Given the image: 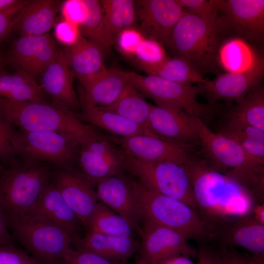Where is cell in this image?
<instances>
[{
    "mask_svg": "<svg viewBox=\"0 0 264 264\" xmlns=\"http://www.w3.org/2000/svg\"><path fill=\"white\" fill-rule=\"evenodd\" d=\"M151 104L144 96L129 82L118 98L110 105L102 108L146 128Z\"/></svg>",
    "mask_w": 264,
    "mask_h": 264,
    "instance_id": "obj_33",
    "label": "cell"
},
{
    "mask_svg": "<svg viewBox=\"0 0 264 264\" xmlns=\"http://www.w3.org/2000/svg\"><path fill=\"white\" fill-rule=\"evenodd\" d=\"M224 127H252L264 131V88L262 84L251 89L226 113Z\"/></svg>",
    "mask_w": 264,
    "mask_h": 264,
    "instance_id": "obj_30",
    "label": "cell"
},
{
    "mask_svg": "<svg viewBox=\"0 0 264 264\" xmlns=\"http://www.w3.org/2000/svg\"><path fill=\"white\" fill-rule=\"evenodd\" d=\"M136 264H150L147 261L142 259L139 256H137L136 259Z\"/></svg>",
    "mask_w": 264,
    "mask_h": 264,
    "instance_id": "obj_54",
    "label": "cell"
},
{
    "mask_svg": "<svg viewBox=\"0 0 264 264\" xmlns=\"http://www.w3.org/2000/svg\"><path fill=\"white\" fill-rule=\"evenodd\" d=\"M17 132L14 127L0 116V159L13 162L17 155L13 141Z\"/></svg>",
    "mask_w": 264,
    "mask_h": 264,
    "instance_id": "obj_43",
    "label": "cell"
},
{
    "mask_svg": "<svg viewBox=\"0 0 264 264\" xmlns=\"http://www.w3.org/2000/svg\"><path fill=\"white\" fill-rule=\"evenodd\" d=\"M143 71L148 75L157 76L186 85H193L194 83L204 84L207 80L186 59L176 55L168 57L156 67L147 68Z\"/></svg>",
    "mask_w": 264,
    "mask_h": 264,
    "instance_id": "obj_34",
    "label": "cell"
},
{
    "mask_svg": "<svg viewBox=\"0 0 264 264\" xmlns=\"http://www.w3.org/2000/svg\"><path fill=\"white\" fill-rule=\"evenodd\" d=\"M12 242V236L4 215L0 209V245L13 244Z\"/></svg>",
    "mask_w": 264,
    "mask_h": 264,
    "instance_id": "obj_49",
    "label": "cell"
},
{
    "mask_svg": "<svg viewBox=\"0 0 264 264\" xmlns=\"http://www.w3.org/2000/svg\"><path fill=\"white\" fill-rule=\"evenodd\" d=\"M263 60V56L255 46L237 36H230L224 40L217 54L218 67L225 73L247 72Z\"/></svg>",
    "mask_w": 264,
    "mask_h": 264,
    "instance_id": "obj_26",
    "label": "cell"
},
{
    "mask_svg": "<svg viewBox=\"0 0 264 264\" xmlns=\"http://www.w3.org/2000/svg\"><path fill=\"white\" fill-rule=\"evenodd\" d=\"M65 61L78 79L96 74L107 67L104 49L82 35L73 45L62 49Z\"/></svg>",
    "mask_w": 264,
    "mask_h": 264,
    "instance_id": "obj_27",
    "label": "cell"
},
{
    "mask_svg": "<svg viewBox=\"0 0 264 264\" xmlns=\"http://www.w3.org/2000/svg\"><path fill=\"white\" fill-rule=\"evenodd\" d=\"M168 57L164 45L154 39L145 37L137 48L132 59L138 67L143 70L160 65Z\"/></svg>",
    "mask_w": 264,
    "mask_h": 264,
    "instance_id": "obj_39",
    "label": "cell"
},
{
    "mask_svg": "<svg viewBox=\"0 0 264 264\" xmlns=\"http://www.w3.org/2000/svg\"><path fill=\"white\" fill-rule=\"evenodd\" d=\"M188 257L176 255L167 258L156 264H195Z\"/></svg>",
    "mask_w": 264,
    "mask_h": 264,
    "instance_id": "obj_50",
    "label": "cell"
},
{
    "mask_svg": "<svg viewBox=\"0 0 264 264\" xmlns=\"http://www.w3.org/2000/svg\"><path fill=\"white\" fill-rule=\"evenodd\" d=\"M133 230L125 219L103 203L99 202L88 231L110 236L129 237H132Z\"/></svg>",
    "mask_w": 264,
    "mask_h": 264,
    "instance_id": "obj_35",
    "label": "cell"
},
{
    "mask_svg": "<svg viewBox=\"0 0 264 264\" xmlns=\"http://www.w3.org/2000/svg\"><path fill=\"white\" fill-rule=\"evenodd\" d=\"M17 154L25 162H48L59 168L77 161L81 144L66 135L53 132H17L13 141Z\"/></svg>",
    "mask_w": 264,
    "mask_h": 264,
    "instance_id": "obj_10",
    "label": "cell"
},
{
    "mask_svg": "<svg viewBox=\"0 0 264 264\" xmlns=\"http://www.w3.org/2000/svg\"><path fill=\"white\" fill-rule=\"evenodd\" d=\"M54 35L65 46L73 45L82 36L78 25L63 20L55 25Z\"/></svg>",
    "mask_w": 264,
    "mask_h": 264,
    "instance_id": "obj_44",
    "label": "cell"
},
{
    "mask_svg": "<svg viewBox=\"0 0 264 264\" xmlns=\"http://www.w3.org/2000/svg\"><path fill=\"white\" fill-rule=\"evenodd\" d=\"M105 39L110 48L118 34L133 26L136 22L135 1L132 0H102Z\"/></svg>",
    "mask_w": 264,
    "mask_h": 264,
    "instance_id": "obj_31",
    "label": "cell"
},
{
    "mask_svg": "<svg viewBox=\"0 0 264 264\" xmlns=\"http://www.w3.org/2000/svg\"><path fill=\"white\" fill-rule=\"evenodd\" d=\"M125 156L126 169L141 183L180 200L198 212L191 183L183 165L170 161H143L125 154Z\"/></svg>",
    "mask_w": 264,
    "mask_h": 264,
    "instance_id": "obj_9",
    "label": "cell"
},
{
    "mask_svg": "<svg viewBox=\"0 0 264 264\" xmlns=\"http://www.w3.org/2000/svg\"><path fill=\"white\" fill-rule=\"evenodd\" d=\"M222 19L230 36L262 47L264 40V0H224Z\"/></svg>",
    "mask_w": 264,
    "mask_h": 264,
    "instance_id": "obj_12",
    "label": "cell"
},
{
    "mask_svg": "<svg viewBox=\"0 0 264 264\" xmlns=\"http://www.w3.org/2000/svg\"><path fill=\"white\" fill-rule=\"evenodd\" d=\"M114 140L126 154L143 161H170L182 165L194 153L193 147L155 136H116Z\"/></svg>",
    "mask_w": 264,
    "mask_h": 264,
    "instance_id": "obj_15",
    "label": "cell"
},
{
    "mask_svg": "<svg viewBox=\"0 0 264 264\" xmlns=\"http://www.w3.org/2000/svg\"><path fill=\"white\" fill-rule=\"evenodd\" d=\"M221 245L240 246L251 254L264 255V224L250 214L231 221L215 234Z\"/></svg>",
    "mask_w": 264,
    "mask_h": 264,
    "instance_id": "obj_23",
    "label": "cell"
},
{
    "mask_svg": "<svg viewBox=\"0 0 264 264\" xmlns=\"http://www.w3.org/2000/svg\"><path fill=\"white\" fill-rule=\"evenodd\" d=\"M2 172V168L1 166L0 165V174Z\"/></svg>",
    "mask_w": 264,
    "mask_h": 264,
    "instance_id": "obj_56",
    "label": "cell"
},
{
    "mask_svg": "<svg viewBox=\"0 0 264 264\" xmlns=\"http://www.w3.org/2000/svg\"><path fill=\"white\" fill-rule=\"evenodd\" d=\"M139 234L138 256L150 264L176 255L197 257V251L187 242L188 239L174 229L145 221Z\"/></svg>",
    "mask_w": 264,
    "mask_h": 264,
    "instance_id": "obj_16",
    "label": "cell"
},
{
    "mask_svg": "<svg viewBox=\"0 0 264 264\" xmlns=\"http://www.w3.org/2000/svg\"><path fill=\"white\" fill-rule=\"evenodd\" d=\"M264 75V60L254 69L242 73H220L212 80L203 84L204 94L209 104L218 100L226 102L242 101L253 88L262 84Z\"/></svg>",
    "mask_w": 264,
    "mask_h": 264,
    "instance_id": "obj_19",
    "label": "cell"
},
{
    "mask_svg": "<svg viewBox=\"0 0 264 264\" xmlns=\"http://www.w3.org/2000/svg\"><path fill=\"white\" fill-rule=\"evenodd\" d=\"M80 103L82 110L75 112L82 122L103 129L116 136L127 137L137 135L155 136L147 128L103 108L89 105L81 100Z\"/></svg>",
    "mask_w": 264,
    "mask_h": 264,
    "instance_id": "obj_28",
    "label": "cell"
},
{
    "mask_svg": "<svg viewBox=\"0 0 264 264\" xmlns=\"http://www.w3.org/2000/svg\"><path fill=\"white\" fill-rule=\"evenodd\" d=\"M127 74L129 82L144 96L153 100L156 105L179 108L200 119L211 117L220 108L215 105L202 104L198 101V95L204 91L203 84L183 85L133 71H127Z\"/></svg>",
    "mask_w": 264,
    "mask_h": 264,
    "instance_id": "obj_8",
    "label": "cell"
},
{
    "mask_svg": "<svg viewBox=\"0 0 264 264\" xmlns=\"http://www.w3.org/2000/svg\"><path fill=\"white\" fill-rule=\"evenodd\" d=\"M197 257V264H221L217 250H214L206 243H199Z\"/></svg>",
    "mask_w": 264,
    "mask_h": 264,
    "instance_id": "obj_47",
    "label": "cell"
},
{
    "mask_svg": "<svg viewBox=\"0 0 264 264\" xmlns=\"http://www.w3.org/2000/svg\"><path fill=\"white\" fill-rule=\"evenodd\" d=\"M17 239L44 264H59L70 247L73 238L59 226L38 217L26 214L6 220Z\"/></svg>",
    "mask_w": 264,
    "mask_h": 264,
    "instance_id": "obj_7",
    "label": "cell"
},
{
    "mask_svg": "<svg viewBox=\"0 0 264 264\" xmlns=\"http://www.w3.org/2000/svg\"><path fill=\"white\" fill-rule=\"evenodd\" d=\"M248 264H264V255H243Z\"/></svg>",
    "mask_w": 264,
    "mask_h": 264,
    "instance_id": "obj_52",
    "label": "cell"
},
{
    "mask_svg": "<svg viewBox=\"0 0 264 264\" xmlns=\"http://www.w3.org/2000/svg\"><path fill=\"white\" fill-rule=\"evenodd\" d=\"M121 262L109 260L87 250L71 247L65 253L62 262L64 264H121Z\"/></svg>",
    "mask_w": 264,
    "mask_h": 264,
    "instance_id": "obj_41",
    "label": "cell"
},
{
    "mask_svg": "<svg viewBox=\"0 0 264 264\" xmlns=\"http://www.w3.org/2000/svg\"><path fill=\"white\" fill-rule=\"evenodd\" d=\"M44 92L35 78L17 70L13 73L0 71V96L15 101L45 100Z\"/></svg>",
    "mask_w": 264,
    "mask_h": 264,
    "instance_id": "obj_32",
    "label": "cell"
},
{
    "mask_svg": "<svg viewBox=\"0 0 264 264\" xmlns=\"http://www.w3.org/2000/svg\"><path fill=\"white\" fill-rule=\"evenodd\" d=\"M137 27L147 38L164 46L174 27L185 12L176 0H138L135 1Z\"/></svg>",
    "mask_w": 264,
    "mask_h": 264,
    "instance_id": "obj_14",
    "label": "cell"
},
{
    "mask_svg": "<svg viewBox=\"0 0 264 264\" xmlns=\"http://www.w3.org/2000/svg\"><path fill=\"white\" fill-rule=\"evenodd\" d=\"M251 215L259 222L264 224V203H256L253 208Z\"/></svg>",
    "mask_w": 264,
    "mask_h": 264,
    "instance_id": "obj_51",
    "label": "cell"
},
{
    "mask_svg": "<svg viewBox=\"0 0 264 264\" xmlns=\"http://www.w3.org/2000/svg\"><path fill=\"white\" fill-rule=\"evenodd\" d=\"M0 264H38L37 261L13 244L0 245Z\"/></svg>",
    "mask_w": 264,
    "mask_h": 264,
    "instance_id": "obj_45",
    "label": "cell"
},
{
    "mask_svg": "<svg viewBox=\"0 0 264 264\" xmlns=\"http://www.w3.org/2000/svg\"><path fill=\"white\" fill-rule=\"evenodd\" d=\"M62 20L79 26L87 18L88 7L86 0H66L60 5Z\"/></svg>",
    "mask_w": 264,
    "mask_h": 264,
    "instance_id": "obj_42",
    "label": "cell"
},
{
    "mask_svg": "<svg viewBox=\"0 0 264 264\" xmlns=\"http://www.w3.org/2000/svg\"><path fill=\"white\" fill-rule=\"evenodd\" d=\"M78 248L117 262L126 261L138 250L139 243L132 237H122L88 231L83 238L73 239Z\"/></svg>",
    "mask_w": 264,
    "mask_h": 264,
    "instance_id": "obj_29",
    "label": "cell"
},
{
    "mask_svg": "<svg viewBox=\"0 0 264 264\" xmlns=\"http://www.w3.org/2000/svg\"><path fill=\"white\" fill-rule=\"evenodd\" d=\"M222 26L186 11L174 27L166 45L175 55L188 61L202 75L220 73L217 54L224 40L229 37Z\"/></svg>",
    "mask_w": 264,
    "mask_h": 264,
    "instance_id": "obj_4",
    "label": "cell"
},
{
    "mask_svg": "<svg viewBox=\"0 0 264 264\" xmlns=\"http://www.w3.org/2000/svg\"><path fill=\"white\" fill-rule=\"evenodd\" d=\"M142 219L179 232L199 243L213 238L199 213L186 203L130 181Z\"/></svg>",
    "mask_w": 264,
    "mask_h": 264,
    "instance_id": "obj_5",
    "label": "cell"
},
{
    "mask_svg": "<svg viewBox=\"0 0 264 264\" xmlns=\"http://www.w3.org/2000/svg\"><path fill=\"white\" fill-rule=\"evenodd\" d=\"M98 199L125 219L139 233L142 219L131 181L119 175L109 176L95 184Z\"/></svg>",
    "mask_w": 264,
    "mask_h": 264,
    "instance_id": "obj_21",
    "label": "cell"
},
{
    "mask_svg": "<svg viewBox=\"0 0 264 264\" xmlns=\"http://www.w3.org/2000/svg\"><path fill=\"white\" fill-rule=\"evenodd\" d=\"M5 62V58L0 53V71L2 70V68Z\"/></svg>",
    "mask_w": 264,
    "mask_h": 264,
    "instance_id": "obj_55",
    "label": "cell"
},
{
    "mask_svg": "<svg viewBox=\"0 0 264 264\" xmlns=\"http://www.w3.org/2000/svg\"><path fill=\"white\" fill-rule=\"evenodd\" d=\"M217 251L221 264H248L243 255L230 247L220 245Z\"/></svg>",
    "mask_w": 264,
    "mask_h": 264,
    "instance_id": "obj_48",
    "label": "cell"
},
{
    "mask_svg": "<svg viewBox=\"0 0 264 264\" xmlns=\"http://www.w3.org/2000/svg\"><path fill=\"white\" fill-rule=\"evenodd\" d=\"M28 214L59 226L73 239L78 237L76 232L79 223L81 222L53 181L48 183L37 204Z\"/></svg>",
    "mask_w": 264,
    "mask_h": 264,
    "instance_id": "obj_25",
    "label": "cell"
},
{
    "mask_svg": "<svg viewBox=\"0 0 264 264\" xmlns=\"http://www.w3.org/2000/svg\"><path fill=\"white\" fill-rule=\"evenodd\" d=\"M187 11L225 28L222 19L224 0H176Z\"/></svg>",
    "mask_w": 264,
    "mask_h": 264,
    "instance_id": "obj_38",
    "label": "cell"
},
{
    "mask_svg": "<svg viewBox=\"0 0 264 264\" xmlns=\"http://www.w3.org/2000/svg\"><path fill=\"white\" fill-rule=\"evenodd\" d=\"M114 143L112 137L99 134L80 146L76 162L80 172L93 186L126 169L125 154Z\"/></svg>",
    "mask_w": 264,
    "mask_h": 264,
    "instance_id": "obj_11",
    "label": "cell"
},
{
    "mask_svg": "<svg viewBox=\"0 0 264 264\" xmlns=\"http://www.w3.org/2000/svg\"><path fill=\"white\" fill-rule=\"evenodd\" d=\"M88 14L86 20L79 25L81 35L98 44L106 51L109 47L105 36L103 13L100 0H86Z\"/></svg>",
    "mask_w": 264,
    "mask_h": 264,
    "instance_id": "obj_37",
    "label": "cell"
},
{
    "mask_svg": "<svg viewBox=\"0 0 264 264\" xmlns=\"http://www.w3.org/2000/svg\"><path fill=\"white\" fill-rule=\"evenodd\" d=\"M58 51L54 39L48 33L21 36L13 42L7 61L17 70L35 78L41 76L52 62Z\"/></svg>",
    "mask_w": 264,
    "mask_h": 264,
    "instance_id": "obj_18",
    "label": "cell"
},
{
    "mask_svg": "<svg viewBox=\"0 0 264 264\" xmlns=\"http://www.w3.org/2000/svg\"><path fill=\"white\" fill-rule=\"evenodd\" d=\"M196 118L179 108L151 105L146 128L161 138L195 147L200 146Z\"/></svg>",
    "mask_w": 264,
    "mask_h": 264,
    "instance_id": "obj_13",
    "label": "cell"
},
{
    "mask_svg": "<svg viewBox=\"0 0 264 264\" xmlns=\"http://www.w3.org/2000/svg\"><path fill=\"white\" fill-rule=\"evenodd\" d=\"M18 0H0V11L11 6Z\"/></svg>",
    "mask_w": 264,
    "mask_h": 264,
    "instance_id": "obj_53",
    "label": "cell"
},
{
    "mask_svg": "<svg viewBox=\"0 0 264 264\" xmlns=\"http://www.w3.org/2000/svg\"><path fill=\"white\" fill-rule=\"evenodd\" d=\"M182 165L191 183L198 212L213 238L228 222L251 214L257 203L234 179L195 153Z\"/></svg>",
    "mask_w": 264,
    "mask_h": 264,
    "instance_id": "obj_1",
    "label": "cell"
},
{
    "mask_svg": "<svg viewBox=\"0 0 264 264\" xmlns=\"http://www.w3.org/2000/svg\"><path fill=\"white\" fill-rule=\"evenodd\" d=\"M126 261H122L121 262V264H126Z\"/></svg>",
    "mask_w": 264,
    "mask_h": 264,
    "instance_id": "obj_57",
    "label": "cell"
},
{
    "mask_svg": "<svg viewBox=\"0 0 264 264\" xmlns=\"http://www.w3.org/2000/svg\"><path fill=\"white\" fill-rule=\"evenodd\" d=\"M50 178L49 169L41 163L12 162L0 176V209L5 220L29 213Z\"/></svg>",
    "mask_w": 264,
    "mask_h": 264,
    "instance_id": "obj_6",
    "label": "cell"
},
{
    "mask_svg": "<svg viewBox=\"0 0 264 264\" xmlns=\"http://www.w3.org/2000/svg\"><path fill=\"white\" fill-rule=\"evenodd\" d=\"M41 76L40 86L53 102L74 112L81 107L73 86L75 76L65 61L62 49H58L56 57Z\"/></svg>",
    "mask_w": 264,
    "mask_h": 264,
    "instance_id": "obj_22",
    "label": "cell"
},
{
    "mask_svg": "<svg viewBox=\"0 0 264 264\" xmlns=\"http://www.w3.org/2000/svg\"><path fill=\"white\" fill-rule=\"evenodd\" d=\"M60 7L58 0H27L14 19L12 30L20 37L47 33L54 25Z\"/></svg>",
    "mask_w": 264,
    "mask_h": 264,
    "instance_id": "obj_24",
    "label": "cell"
},
{
    "mask_svg": "<svg viewBox=\"0 0 264 264\" xmlns=\"http://www.w3.org/2000/svg\"><path fill=\"white\" fill-rule=\"evenodd\" d=\"M78 80L81 85L79 99L89 105L102 108L113 104L129 83L127 71L114 66Z\"/></svg>",
    "mask_w": 264,
    "mask_h": 264,
    "instance_id": "obj_20",
    "label": "cell"
},
{
    "mask_svg": "<svg viewBox=\"0 0 264 264\" xmlns=\"http://www.w3.org/2000/svg\"><path fill=\"white\" fill-rule=\"evenodd\" d=\"M0 116L22 132H53L70 136L81 145L99 134L75 112L45 100L15 101L0 96Z\"/></svg>",
    "mask_w": 264,
    "mask_h": 264,
    "instance_id": "obj_2",
    "label": "cell"
},
{
    "mask_svg": "<svg viewBox=\"0 0 264 264\" xmlns=\"http://www.w3.org/2000/svg\"><path fill=\"white\" fill-rule=\"evenodd\" d=\"M66 203L88 230L99 202L93 185L71 167L59 168L52 181Z\"/></svg>",
    "mask_w": 264,
    "mask_h": 264,
    "instance_id": "obj_17",
    "label": "cell"
},
{
    "mask_svg": "<svg viewBox=\"0 0 264 264\" xmlns=\"http://www.w3.org/2000/svg\"><path fill=\"white\" fill-rule=\"evenodd\" d=\"M27 0H19L0 11V41L12 31L13 21Z\"/></svg>",
    "mask_w": 264,
    "mask_h": 264,
    "instance_id": "obj_46",
    "label": "cell"
},
{
    "mask_svg": "<svg viewBox=\"0 0 264 264\" xmlns=\"http://www.w3.org/2000/svg\"><path fill=\"white\" fill-rule=\"evenodd\" d=\"M196 126L200 156L241 184L257 201H264V162L249 156L234 140L212 131L199 118Z\"/></svg>",
    "mask_w": 264,
    "mask_h": 264,
    "instance_id": "obj_3",
    "label": "cell"
},
{
    "mask_svg": "<svg viewBox=\"0 0 264 264\" xmlns=\"http://www.w3.org/2000/svg\"><path fill=\"white\" fill-rule=\"evenodd\" d=\"M219 133L235 141L249 156L264 162V131L249 126L224 127Z\"/></svg>",
    "mask_w": 264,
    "mask_h": 264,
    "instance_id": "obj_36",
    "label": "cell"
},
{
    "mask_svg": "<svg viewBox=\"0 0 264 264\" xmlns=\"http://www.w3.org/2000/svg\"><path fill=\"white\" fill-rule=\"evenodd\" d=\"M145 37L141 31L133 26L120 31L116 37L114 44L123 55L132 59L137 48Z\"/></svg>",
    "mask_w": 264,
    "mask_h": 264,
    "instance_id": "obj_40",
    "label": "cell"
}]
</instances>
